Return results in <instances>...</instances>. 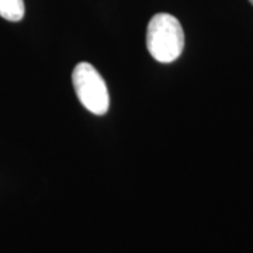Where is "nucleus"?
Instances as JSON below:
<instances>
[{
	"label": "nucleus",
	"instance_id": "nucleus-1",
	"mask_svg": "<svg viewBox=\"0 0 253 253\" xmlns=\"http://www.w3.org/2000/svg\"><path fill=\"white\" fill-rule=\"evenodd\" d=\"M146 46L158 62H174L184 48V33L180 21L168 13L155 14L146 30Z\"/></svg>",
	"mask_w": 253,
	"mask_h": 253
},
{
	"label": "nucleus",
	"instance_id": "nucleus-4",
	"mask_svg": "<svg viewBox=\"0 0 253 253\" xmlns=\"http://www.w3.org/2000/svg\"><path fill=\"white\" fill-rule=\"evenodd\" d=\"M249 1H251V3H252V4H253V0H249Z\"/></svg>",
	"mask_w": 253,
	"mask_h": 253
},
{
	"label": "nucleus",
	"instance_id": "nucleus-2",
	"mask_svg": "<svg viewBox=\"0 0 253 253\" xmlns=\"http://www.w3.org/2000/svg\"><path fill=\"white\" fill-rule=\"evenodd\" d=\"M72 82L76 96L84 109L96 116H104L109 111V89L94 66L89 62L78 63L72 72Z\"/></svg>",
	"mask_w": 253,
	"mask_h": 253
},
{
	"label": "nucleus",
	"instance_id": "nucleus-3",
	"mask_svg": "<svg viewBox=\"0 0 253 253\" xmlns=\"http://www.w3.org/2000/svg\"><path fill=\"white\" fill-rule=\"evenodd\" d=\"M24 0H0V17L9 21H20L24 17Z\"/></svg>",
	"mask_w": 253,
	"mask_h": 253
}]
</instances>
